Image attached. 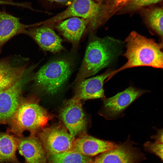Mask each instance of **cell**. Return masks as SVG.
I'll return each instance as SVG.
<instances>
[{
	"label": "cell",
	"mask_w": 163,
	"mask_h": 163,
	"mask_svg": "<svg viewBox=\"0 0 163 163\" xmlns=\"http://www.w3.org/2000/svg\"><path fill=\"white\" fill-rule=\"evenodd\" d=\"M125 43L126 50L123 56L127 61L119 69L112 71L109 78L120 71L133 67L163 68V42L157 43L153 39L133 31L126 38Z\"/></svg>",
	"instance_id": "obj_1"
},
{
	"label": "cell",
	"mask_w": 163,
	"mask_h": 163,
	"mask_svg": "<svg viewBox=\"0 0 163 163\" xmlns=\"http://www.w3.org/2000/svg\"><path fill=\"white\" fill-rule=\"evenodd\" d=\"M123 43L109 36L93 37L86 49L77 79L81 81L109 66L122 52Z\"/></svg>",
	"instance_id": "obj_2"
},
{
	"label": "cell",
	"mask_w": 163,
	"mask_h": 163,
	"mask_svg": "<svg viewBox=\"0 0 163 163\" xmlns=\"http://www.w3.org/2000/svg\"><path fill=\"white\" fill-rule=\"evenodd\" d=\"M52 118V116L37 101L21 100L8 123L9 130L18 138L22 137L25 131H29L30 135H35L45 127Z\"/></svg>",
	"instance_id": "obj_3"
},
{
	"label": "cell",
	"mask_w": 163,
	"mask_h": 163,
	"mask_svg": "<svg viewBox=\"0 0 163 163\" xmlns=\"http://www.w3.org/2000/svg\"><path fill=\"white\" fill-rule=\"evenodd\" d=\"M77 17L88 20V28L90 32L96 30L108 19L105 7L93 0H74L64 11L47 20L41 24L52 26L66 18Z\"/></svg>",
	"instance_id": "obj_4"
},
{
	"label": "cell",
	"mask_w": 163,
	"mask_h": 163,
	"mask_svg": "<svg viewBox=\"0 0 163 163\" xmlns=\"http://www.w3.org/2000/svg\"><path fill=\"white\" fill-rule=\"evenodd\" d=\"M71 64L61 59L49 62L41 67L33 79L36 85L47 94L54 95L61 89L70 76Z\"/></svg>",
	"instance_id": "obj_5"
},
{
	"label": "cell",
	"mask_w": 163,
	"mask_h": 163,
	"mask_svg": "<svg viewBox=\"0 0 163 163\" xmlns=\"http://www.w3.org/2000/svg\"><path fill=\"white\" fill-rule=\"evenodd\" d=\"M38 138L49 156L72 151L75 139L65 126L61 124L45 127L38 132Z\"/></svg>",
	"instance_id": "obj_6"
},
{
	"label": "cell",
	"mask_w": 163,
	"mask_h": 163,
	"mask_svg": "<svg viewBox=\"0 0 163 163\" xmlns=\"http://www.w3.org/2000/svg\"><path fill=\"white\" fill-rule=\"evenodd\" d=\"M81 100L79 97L75 95L65 101L59 112L60 119L74 137L84 131L87 124Z\"/></svg>",
	"instance_id": "obj_7"
},
{
	"label": "cell",
	"mask_w": 163,
	"mask_h": 163,
	"mask_svg": "<svg viewBox=\"0 0 163 163\" xmlns=\"http://www.w3.org/2000/svg\"><path fill=\"white\" fill-rule=\"evenodd\" d=\"M146 92L131 86L111 97L104 98L100 114L107 120L117 119L128 107Z\"/></svg>",
	"instance_id": "obj_8"
},
{
	"label": "cell",
	"mask_w": 163,
	"mask_h": 163,
	"mask_svg": "<svg viewBox=\"0 0 163 163\" xmlns=\"http://www.w3.org/2000/svg\"><path fill=\"white\" fill-rule=\"evenodd\" d=\"M31 73L20 78L0 93V124L8 123L21 100L23 87Z\"/></svg>",
	"instance_id": "obj_9"
},
{
	"label": "cell",
	"mask_w": 163,
	"mask_h": 163,
	"mask_svg": "<svg viewBox=\"0 0 163 163\" xmlns=\"http://www.w3.org/2000/svg\"><path fill=\"white\" fill-rule=\"evenodd\" d=\"M134 145L128 139L117 144L116 147L99 154L94 163H140L145 158Z\"/></svg>",
	"instance_id": "obj_10"
},
{
	"label": "cell",
	"mask_w": 163,
	"mask_h": 163,
	"mask_svg": "<svg viewBox=\"0 0 163 163\" xmlns=\"http://www.w3.org/2000/svg\"><path fill=\"white\" fill-rule=\"evenodd\" d=\"M24 34L31 37L44 50L55 53L63 49L62 39L49 26L33 27L27 29Z\"/></svg>",
	"instance_id": "obj_11"
},
{
	"label": "cell",
	"mask_w": 163,
	"mask_h": 163,
	"mask_svg": "<svg viewBox=\"0 0 163 163\" xmlns=\"http://www.w3.org/2000/svg\"><path fill=\"white\" fill-rule=\"evenodd\" d=\"M117 145L111 141L84 135L75 139L72 151L86 156H93L113 149Z\"/></svg>",
	"instance_id": "obj_12"
},
{
	"label": "cell",
	"mask_w": 163,
	"mask_h": 163,
	"mask_svg": "<svg viewBox=\"0 0 163 163\" xmlns=\"http://www.w3.org/2000/svg\"><path fill=\"white\" fill-rule=\"evenodd\" d=\"M18 147L25 163H45L46 153L39 138L35 135L17 138Z\"/></svg>",
	"instance_id": "obj_13"
},
{
	"label": "cell",
	"mask_w": 163,
	"mask_h": 163,
	"mask_svg": "<svg viewBox=\"0 0 163 163\" xmlns=\"http://www.w3.org/2000/svg\"><path fill=\"white\" fill-rule=\"evenodd\" d=\"M111 71L109 69L99 75L79 81L75 95L84 100L103 98L104 82L108 78Z\"/></svg>",
	"instance_id": "obj_14"
},
{
	"label": "cell",
	"mask_w": 163,
	"mask_h": 163,
	"mask_svg": "<svg viewBox=\"0 0 163 163\" xmlns=\"http://www.w3.org/2000/svg\"><path fill=\"white\" fill-rule=\"evenodd\" d=\"M36 26V23L24 24L20 22L19 18L0 11V53L4 45L11 38L19 34H24L27 29Z\"/></svg>",
	"instance_id": "obj_15"
},
{
	"label": "cell",
	"mask_w": 163,
	"mask_h": 163,
	"mask_svg": "<svg viewBox=\"0 0 163 163\" xmlns=\"http://www.w3.org/2000/svg\"><path fill=\"white\" fill-rule=\"evenodd\" d=\"M89 24L88 20L77 17L69 18L57 24L56 28L62 35L76 46Z\"/></svg>",
	"instance_id": "obj_16"
},
{
	"label": "cell",
	"mask_w": 163,
	"mask_h": 163,
	"mask_svg": "<svg viewBox=\"0 0 163 163\" xmlns=\"http://www.w3.org/2000/svg\"><path fill=\"white\" fill-rule=\"evenodd\" d=\"M17 147V138L0 133V163H19L16 155Z\"/></svg>",
	"instance_id": "obj_17"
},
{
	"label": "cell",
	"mask_w": 163,
	"mask_h": 163,
	"mask_svg": "<svg viewBox=\"0 0 163 163\" xmlns=\"http://www.w3.org/2000/svg\"><path fill=\"white\" fill-rule=\"evenodd\" d=\"M162 8H156L148 11L144 15L145 23L149 30L155 34L163 41V16Z\"/></svg>",
	"instance_id": "obj_18"
},
{
	"label": "cell",
	"mask_w": 163,
	"mask_h": 163,
	"mask_svg": "<svg viewBox=\"0 0 163 163\" xmlns=\"http://www.w3.org/2000/svg\"><path fill=\"white\" fill-rule=\"evenodd\" d=\"M49 156L51 163H94L89 157L72 151Z\"/></svg>",
	"instance_id": "obj_19"
},
{
	"label": "cell",
	"mask_w": 163,
	"mask_h": 163,
	"mask_svg": "<svg viewBox=\"0 0 163 163\" xmlns=\"http://www.w3.org/2000/svg\"><path fill=\"white\" fill-rule=\"evenodd\" d=\"M26 63L17 62L11 57L0 59V81L19 70Z\"/></svg>",
	"instance_id": "obj_20"
},
{
	"label": "cell",
	"mask_w": 163,
	"mask_h": 163,
	"mask_svg": "<svg viewBox=\"0 0 163 163\" xmlns=\"http://www.w3.org/2000/svg\"><path fill=\"white\" fill-rule=\"evenodd\" d=\"M29 72V67L27 65H25L18 71L0 81V93L5 89Z\"/></svg>",
	"instance_id": "obj_21"
},
{
	"label": "cell",
	"mask_w": 163,
	"mask_h": 163,
	"mask_svg": "<svg viewBox=\"0 0 163 163\" xmlns=\"http://www.w3.org/2000/svg\"><path fill=\"white\" fill-rule=\"evenodd\" d=\"M162 0H129L120 11L123 12L133 11L144 6L154 4Z\"/></svg>",
	"instance_id": "obj_22"
},
{
	"label": "cell",
	"mask_w": 163,
	"mask_h": 163,
	"mask_svg": "<svg viewBox=\"0 0 163 163\" xmlns=\"http://www.w3.org/2000/svg\"><path fill=\"white\" fill-rule=\"evenodd\" d=\"M144 146L146 151L155 154L163 160V143L148 141L144 144Z\"/></svg>",
	"instance_id": "obj_23"
},
{
	"label": "cell",
	"mask_w": 163,
	"mask_h": 163,
	"mask_svg": "<svg viewBox=\"0 0 163 163\" xmlns=\"http://www.w3.org/2000/svg\"><path fill=\"white\" fill-rule=\"evenodd\" d=\"M50 4L63 5H69L74 0H45Z\"/></svg>",
	"instance_id": "obj_24"
},
{
	"label": "cell",
	"mask_w": 163,
	"mask_h": 163,
	"mask_svg": "<svg viewBox=\"0 0 163 163\" xmlns=\"http://www.w3.org/2000/svg\"><path fill=\"white\" fill-rule=\"evenodd\" d=\"M12 5L20 6L27 8V3H18L8 1H3L0 0V5Z\"/></svg>",
	"instance_id": "obj_25"
},
{
	"label": "cell",
	"mask_w": 163,
	"mask_h": 163,
	"mask_svg": "<svg viewBox=\"0 0 163 163\" xmlns=\"http://www.w3.org/2000/svg\"><path fill=\"white\" fill-rule=\"evenodd\" d=\"M155 140V141L163 143V131L162 129L158 130L156 135L151 137Z\"/></svg>",
	"instance_id": "obj_26"
},
{
	"label": "cell",
	"mask_w": 163,
	"mask_h": 163,
	"mask_svg": "<svg viewBox=\"0 0 163 163\" xmlns=\"http://www.w3.org/2000/svg\"><path fill=\"white\" fill-rule=\"evenodd\" d=\"M104 0H96V1H97V2H98V3L101 4V3L103 2Z\"/></svg>",
	"instance_id": "obj_27"
}]
</instances>
